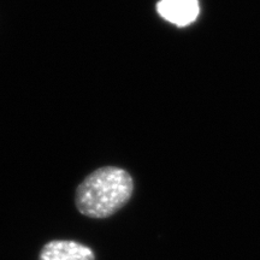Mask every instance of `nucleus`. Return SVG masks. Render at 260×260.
Here are the masks:
<instances>
[{"label": "nucleus", "mask_w": 260, "mask_h": 260, "mask_svg": "<svg viewBox=\"0 0 260 260\" xmlns=\"http://www.w3.org/2000/svg\"><path fill=\"white\" fill-rule=\"evenodd\" d=\"M38 260H95L93 249L74 240H51L42 246Z\"/></svg>", "instance_id": "2"}, {"label": "nucleus", "mask_w": 260, "mask_h": 260, "mask_svg": "<svg viewBox=\"0 0 260 260\" xmlns=\"http://www.w3.org/2000/svg\"><path fill=\"white\" fill-rule=\"evenodd\" d=\"M157 11L165 21L177 27H186L199 16V0H160Z\"/></svg>", "instance_id": "3"}, {"label": "nucleus", "mask_w": 260, "mask_h": 260, "mask_svg": "<svg viewBox=\"0 0 260 260\" xmlns=\"http://www.w3.org/2000/svg\"><path fill=\"white\" fill-rule=\"evenodd\" d=\"M134 193V180L124 169L104 167L96 169L79 184L75 206L84 217L109 218L123 209Z\"/></svg>", "instance_id": "1"}]
</instances>
